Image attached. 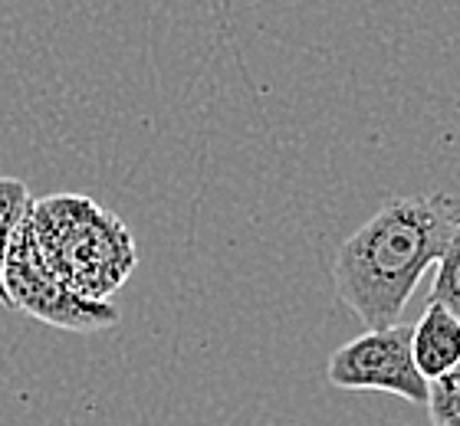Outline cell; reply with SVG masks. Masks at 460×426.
Here are the masks:
<instances>
[{
  "label": "cell",
  "mask_w": 460,
  "mask_h": 426,
  "mask_svg": "<svg viewBox=\"0 0 460 426\" xmlns=\"http://www.w3.org/2000/svg\"><path fill=\"white\" fill-rule=\"evenodd\" d=\"M438 273H434V289L431 302H441L447 312L457 315L460 322V217L454 223V233L444 247L441 259H438Z\"/></svg>",
  "instance_id": "7"
},
{
  "label": "cell",
  "mask_w": 460,
  "mask_h": 426,
  "mask_svg": "<svg viewBox=\"0 0 460 426\" xmlns=\"http://www.w3.org/2000/svg\"><path fill=\"white\" fill-rule=\"evenodd\" d=\"M428 413L431 426H460V361L441 378L428 380Z\"/></svg>",
  "instance_id": "8"
},
{
  "label": "cell",
  "mask_w": 460,
  "mask_h": 426,
  "mask_svg": "<svg viewBox=\"0 0 460 426\" xmlns=\"http://www.w3.org/2000/svg\"><path fill=\"white\" fill-rule=\"evenodd\" d=\"M457 217V200L447 194L394 197L339 247L332 283L368 332L402 322L404 305L441 259Z\"/></svg>",
  "instance_id": "1"
},
{
  "label": "cell",
  "mask_w": 460,
  "mask_h": 426,
  "mask_svg": "<svg viewBox=\"0 0 460 426\" xmlns=\"http://www.w3.org/2000/svg\"><path fill=\"white\" fill-rule=\"evenodd\" d=\"M326 380L342 390H385L408 404L428 400V380L414 364L408 325L375 328L345 341L326 361Z\"/></svg>",
  "instance_id": "4"
},
{
  "label": "cell",
  "mask_w": 460,
  "mask_h": 426,
  "mask_svg": "<svg viewBox=\"0 0 460 426\" xmlns=\"http://www.w3.org/2000/svg\"><path fill=\"white\" fill-rule=\"evenodd\" d=\"M30 227L47 269L83 299L109 302L138 265L132 230L89 194L33 200Z\"/></svg>",
  "instance_id": "2"
},
{
  "label": "cell",
  "mask_w": 460,
  "mask_h": 426,
  "mask_svg": "<svg viewBox=\"0 0 460 426\" xmlns=\"http://www.w3.org/2000/svg\"><path fill=\"white\" fill-rule=\"evenodd\" d=\"M411 354L424 380L441 378L460 361V322L441 302L424 305L421 318L411 328Z\"/></svg>",
  "instance_id": "5"
},
{
  "label": "cell",
  "mask_w": 460,
  "mask_h": 426,
  "mask_svg": "<svg viewBox=\"0 0 460 426\" xmlns=\"http://www.w3.org/2000/svg\"><path fill=\"white\" fill-rule=\"evenodd\" d=\"M30 204V187L20 178H0V305H7V292H4V259H7L10 239L17 233L20 220L27 217Z\"/></svg>",
  "instance_id": "6"
},
{
  "label": "cell",
  "mask_w": 460,
  "mask_h": 426,
  "mask_svg": "<svg viewBox=\"0 0 460 426\" xmlns=\"http://www.w3.org/2000/svg\"><path fill=\"white\" fill-rule=\"evenodd\" d=\"M4 292H7V309L30 315L43 325H53V328H63V332H102L119 322V309L112 302H96V299L69 292L49 273L33 239L30 210L20 220L17 233L10 239L7 259H4Z\"/></svg>",
  "instance_id": "3"
}]
</instances>
